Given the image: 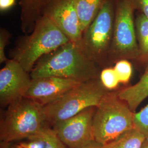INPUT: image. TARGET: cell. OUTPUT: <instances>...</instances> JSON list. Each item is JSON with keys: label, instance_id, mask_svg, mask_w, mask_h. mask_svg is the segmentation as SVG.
Returning <instances> with one entry per match:
<instances>
[{"label": "cell", "instance_id": "cell-1", "mask_svg": "<svg viewBox=\"0 0 148 148\" xmlns=\"http://www.w3.org/2000/svg\"><path fill=\"white\" fill-rule=\"evenodd\" d=\"M101 69L69 41L40 59L30 74L32 79L55 76L83 82L99 78Z\"/></svg>", "mask_w": 148, "mask_h": 148}, {"label": "cell", "instance_id": "cell-2", "mask_svg": "<svg viewBox=\"0 0 148 148\" xmlns=\"http://www.w3.org/2000/svg\"><path fill=\"white\" fill-rule=\"evenodd\" d=\"M69 41L52 21L42 16L31 33L18 38L16 46L10 52L11 59L30 73L40 59Z\"/></svg>", "mask_w": 148, "mask_h": 148}, {"label": "cell", "instance_id": "cell-3", "mask_svg": "<svg viewBox=\"0 0 148 148\" xmlns=\"http://www.w3.org/2000/svg\"><path fill=\"white\" fill-rule=\"evenodd\" d=\"M134 112L120 99L117 91H109L96 107L93 119L94 139L104 145L134 128Z\"/></svg>", "mask_w": 148, "mask_h": 148}, {"label": "cell", "instance_id": "cell-4", "mask_svg": "<svg viewBox=\"0 0 148 148\" xmlns=\"http://www.w3.org/2000/svg\"><path fill=\"white\" fill-rule=\"evenodd\" d=\"M48 126L42 106L31 99L23 98L8 106L1 121L0 141L19 142Z\"/></svg>", "mask_w": 148, "mask_h": 148}, {"label": "cell", "instance_id": "cell-5", "mask_svg": "<svg viewBox=\"0 0 148 148\" xmlns=\"http://www.w3.org/2000/svg\"><path fill=\"white\" fill-rule=\"evenodd\" d=\"M116 5V0H104L98 14L77 43L85 55L101 68L109 66Z\"/></svg>", "mask_w": 148, "mask_h": 148}, {"label": "cell", "instance_id": "cell-6", "mask_svg": "<svg viewBox=\"0 0 148 148\" xmlns=\"http://www.w3.org/2000/svg\"><path fill=\"white\" fill-rule=\"evenodd\" d=\"M109 91L100 78L81 82L57 100L43 106L48 125L52 127L88 108L97 107Z\"/></svg>", "mask_w": 148, "mask_h": 148}, {"label": "cell", "instance_id": "cell-7", "mask_svg": "<svg viewBox=\"0 0 148 148\" xmlns=\"http://www.w3.org/2000/svg\"><path fill=\"white\" fill-rule=\"evenodd\" d=\"M133 0H116L115 19L108 65L126 59L137 60L139 56Z\"/></svg>", "mask_w": 148, "mask_h": 148}, {"label": "cell", "instance_id": "cell-8", "mask_svg": "<svg viewBox=\"0 0 148 148\" xmlns=\"http://www.w3.org/2000/svg\"><path fill=\"white\" fill-rule=\"evenodd\" d=\"M96 107H90L52 127L68 148H81L95 140L93 119Z\"/></svg>", "mask_w": 148, "mask_h": 148}, {"label": "cell", "instance_id": "cell-9", "mask_svg": "<svg viewBox=\"0 0 148 148\" xmlns=\"http://www.w3.org/2000/svg\"><path fill=\"white\" fill-rule=\"evenodd\" d=\"M30 74L14 59H8L0 70V103L9 106L24 98L32 84Z\"/></svg>", "mask_w": 148, "mask_h": 148}, {"label": "cell", "instance_id": "cell-10", "mask_svg": "<svg viewBox=\"0 0 148 148\" xmlns=\"http://www.w3.org/2000/svg\"><path fill=\"white\" fill-rule=\"evenodd\" d=\"M42 16L52 21L70 41L79 42L82 32L74 0H51Z\"/></svg>", "mask_w": 148, "mask_h": 148}, {"label": "cell", "instance_id": "cell-11", "mask_svg": "<svg viewBox=\"0 0 148 148\" xmlns=\"http://www.w3.org/2000/svg\"><path fill=\"white\" fill-rule=\"evenodd\" d=\"M81 82L55 76L32 79V84L24 98L46 106L57 100Z\"/></svg>", "mask_w": 148, "mask_h": 148}, {"label": "cell", "instance_id": "cell-12", "mask_svg": "<svg viewBox=\"0 0 148 148\" xmlns=\"http://www.w3.org/2000/svg\"><path fill=\"white\" fill-rule=\"evenodd\" d=\"M51 0H19L21 29L25 34L31 33Z\"/></svg>", "mask_w": 148, "mask_h": 148}, {"label": "cell", "instance_id": "cell-13", "mask_svg": "<svg viewBox=\"0 0 148 148\" xmlns=\"http://www.w3.org/2000/svg\"><path fill=\"white\" fill-rule=\"evenodd\" d=\"M14 148H68L49 126L26 139L12 143Z\"/></svg>", "mask_w": 148, "mask_h": 148}, {"label": "cell", "instance_id": "cell-14", "mask_svg": "<svg viewBox=\"0 0 148 148\" xmlns=\"http://www.w3.org/2000/svg\"><path fill=\"white\" fill-rule=\"evenodd\" d=\"M117 93L120 99L127 103L132 111H136L148 97V65L136 84L117 90Z\"/></svg>", "mask_w": 148, "mask_h": 148}, {"label": "cell", "instance_id": "cell-15", "mask_svg": "<svg viewBox=\"0 0 148 148\" xmlns=\"http://www.w3.org/2000/svg\"><path fill=\"white\" fill-rule=\"evenodd\" d=\"M139 56L136 63L145 68L148 65V19L139 13L135 18Z\"/></svg>", "mask_w": 148, "mask_h": 148}, {"label": "cell", "instance_id": "cell-16", "mask_svg": "<svg viewBox=\"0 0 148 148\" xmlns=\"http://www.w3.org/2000/svg\"><path fill=\"white\" fill-rule=\"evenodd\" d=\"M81 31H85L98 14L104 0H74Z\"/></svg>", "mask_w": 148, "mask_h": 148}, {"label": "cell", "instance_id": "cell-17", "mask_svg": "<svg viewBox=\"0 0 148 148\" xmlns=\"http://www.w3.org/2000/svg\"><path fill=\"white\" fill-rule=\"evenodd\" d=\"M146 138L142 133L134 128L103 145V148H142Z\"/></svg>", "mask_w": 148, "mask_h": 148}, {"label": "cell", "instance_id": "cell-18", "mask_svg": "<svg viewBox=\"0 0 148 148\" xmlns=\"http://www.w3.org/2000/svg\"><path fill=\"white\" fill-rule=\"evenodd\" d=\"M120 83L123 85L127 84L132 75L133 67L130 60L122 59L117 61L114 66Z\"/></svg>", "mask_w": 148, "mask_h": 148}, {"label": "cell", "instance_id": "cell-19", "mask_svg": "<svg viewBox=\"0 0 148 148\" xmlns=\"http://www.w3.org/2000/svg\"><path fill=\"white\" fill-rule=\"evenodd\" d=\"M99 78L101 84L108 90L116 89L120 84L114 68L106 67L102 69Z\"/></svg>", "mask_w": 148, "mask_h": 148}, {"label": "cell", "instance_id": "cell-20", "mask_svg": "<svg viewBox=\"0 0 148 148\" xmlns=\"http://www.w3.org/2000/svg\"><path fill=\"white\" fill-rule=\"evenodd\" d=\"M134 128L148 138V104L140 110L134 112Z\"/></svg>", "mask_w": 148, "mask_h": 148}, {"label": "cell", "instance_id": "cell-21", "mask_svg": "<svg viewBox=\"0 0 148 148\" xmlns=\"http://www.w3.org/2000/svg\"><path fill=\"white\" fill-rule=\"evenodd\" d=\"M12 35L6 29H0V63H5L9 59L5 54V47L10 43Z\"/></svg>", "mask_w": 148, "mask_h": 148}, {"label": "cell", "instance_id": "cell-22", "mask_svg": "<svg viewBox=\"0 0 148 148\" xmlns=\"http://www.w3.org/2000/svg\"><path fill=\"white\" fill-rule=\"evenodd\" d=\"M136 10L148 19V0H133Z\"/></svg>", "mask_w": 148, "mask_h": 148}, {"label": "cell", "instance_id": "cell-23", "mask_svg": "<svg viewBox=\"0 0 148 148\" xmlns=\"http://www.w3.org/2000/svg\"><path fill=\"white\" fill-rule=\"evenodd\" d=\"M16 0H0V10L5 12L11 9L16 4Z\"/></svg>", "mask_w": 148, "mask_h": 148}, {"label": "cell", "instance_id": "cell-24", "mask_svg": "<svg viewBox=\"0 0 148 148\" xmlns=\"http://www.w3.org/2000/svg\"><path fill=\"white\" fill-rule=\"evenodd\" d=\"M103 145L101 143H98L95 140H93L81 148H103Z\"/></svg>", "mask_w": 148, "mask_h": 148}, {"label": "cell", "instance_id": "cell-25", "mask_svg": "<svg viewBox=\"0 0 148 148\" xmlns=\"http://www.w3.org/2000/svg\"><path fill=\"white\" fill-rule=\"evenodd\" d=\"M0 148H14L13 147L12 143L5 142H0Z\"/></svg>", "mask_w": 148, "mask_h": 148}, {"label": "cell", "instance_id": "cell-26", "mask_svg": "<svg viewBox=\"0 0 148 148\" xmlns=\"http://www.w3.org/2000/svg\"><path fill=\"white\" fill-rule=\"evenodd\" d=\"M142 148H148V138H146L145 140Z\"/></svg>", "mask_w": 148, "mask_h": 148}]
</instances>
